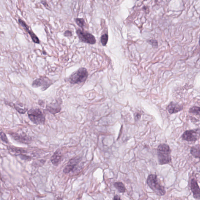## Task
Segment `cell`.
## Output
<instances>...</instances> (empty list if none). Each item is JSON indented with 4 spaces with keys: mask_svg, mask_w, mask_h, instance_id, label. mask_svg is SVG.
I'll list each match as a JSON object with an SVG mask.
<instances>
[{
    "mask_svg": "<svg viewBox=\"0 0 200 200\" xmlns=\"http://www.w3.org/2000/svg\"><path fill=\"white\" fill-rule=\"evenodd\" d=\"M147 183L151 189L158 196H162L166 194L165 188L161 185L157 175L153 174L149 175L147 179Z\"/></svg>",
    "mask_w": 200,
    "mask_h": 200,
    "instance_id": "6da1fadb",
    "label": "cell"
},
{
    "mask_svg": "<svg viewBox=\"0 0 200 200\" xmlns=\"http://www.w3.org/2000/svg\"><path fill=\"white\" fill-rule=\"evenodd\" d=\"M157 154L160 164L165 165L171 162V150L168 145L162 144L159 145L157 149Z\"/></svg>",
    "mask_w": 200,
    "mask_h": 200,
    "instance_id": "7a4b0ae2",
    "label": "cell"
},
{
    "mask_svg": "<svg viewBox=\"0 0 200 200\" xmlns=\"http://www.w3.org/2000/svg\"><path fill=\"white\" fill-rule=\"evenodd\" d=\"M88 75L89 74L87 69L85 68H81L65 79V81H68L72 84H79L85 81Z\"/></svg>",
    "mask_w": 200,
    "mask_h": 200,
    "instance_id": "3957f363",
    "label": "cell"
},
{
    "mask_svg": "<svg viewBox=\"0 0 200 200\" xmlns=\"http://www.w3.org/2000/svg\"><path fill=\"white\" fill-rule=\"evenodd\" d=\"M28 114L29 117L33 123L36 124H44L45 121V117L40 109H31L29 111Z\"/></svg>",
    "mask_w": 200,
    "mask_h": 200,
    "instance_id": "277c9868",
    "label": "cell"
},
{
    "mask_svg": "<svg viewBox=\"0 0 200 200\" xmlns=\"http://www.w3.org/2000/svg\"><path fill=\"white\" fill-rule=\"evenodd\" d=\"M76 33L79 40L84 43L94 44L96 40L95 37L89 32L80 29L77 30Z\"/></svg>",
    "mask_w": 200,
    "mask_h": 200,
    "instance_id": "5b68a950",
    "label": "cell"
},
{
    "mask_svg": "<svg viewBox=\"0 0 200 200\" xmlns=\"http://www.w3.org/2000/svg\"><path fill=\"white\" fill-rule=\"evenodd\" d=\"M53 83L52 81L48 77L43 76L34 80L32 83V86L34 88L40 87L42 90L44 91L47 90Z\"/></svg>",
    "mask_w": 200,
    "mask_h": 200,
    "instance_id": "8992f818",
    "label": "cell"
},
{
    "mask_svg": "<svg viewBox=\"0 0 200 200\" xmlns=\"http://www.w3.org/2000/svg\"><path fill=\"white\" fill-rule=\"evenodd\" d=\"M182 140L187 141H195L200 137V130H187L182 135Z\"/></svg>",
    "mask_w": 200,
    "mask_h": 200,
    "instance_id": "52a82bcc",
    "label": "cell"
},
{
    "mask_svg": "<svg viewBox=\"0 0 200 200\" xmlns=\"http://www.w3.org/2000/svg\"><path fill=\"white\" fill-rule=\"evenodd\" d=\"M18 22H19V24L21 25V26L25 30H26L27 33L29 34L33 41L34 43L39 44L40 43V41L39 38L34 34L33 31L29 29V27L28 25L26 23V22L21 19H18Z\"/></svg>",
    "mask_w": 200,
    "mask_h": 200,
    "instance_id": "ba28073f",
    "label": "cell"
},
{
    "mask_svg": "<svg viewBox=\"0 0 200 200\" xmlns=\"http://www.w3.org/2000/svg\"><path fill=\"white\" fill-rule=\"evenodd\" d=\"M191 191L193 193V197L195 199H200V188L197 180L193 178L191 180L190 183Z\"/></svg>",
    "mask_w": 200,
    "mask_h": 200,
    "instance_id": "9c48e42d",
    "label": "cell"
},
{
    "mask_svg": "<svg viewBox=\"0 0 200 200\" xmlns=\"http://www.w3.org/2000/svg\"><path fill=\"white\" fill-rule=\"evenodd\" d=\"M183 107L181 104L171 102L166 107V110L170 114H175L183 110Z\"/></svg>",
    "mask_w": 200,
    "mask_h": 200,
    "instance_id": "30bf717a",
    "label": "cell"
},
{
    "mask_svg": "<svg viewBox=\"0 0 200 200\" xmlns=\"http://www.w3.org/2000/svg\"><path fill=\"white\" fill-rule=\"evenodd\" d=\"M78 163V159L74 158L72 159L69 161L68 164L64 168L63 172L64 173H68L73 171Z\"/></svg>",
    "mask_w": 200,
    "mask_h": 200,
    "instance_id": "8fae6325",
    "label": "cell"
},
{
    "mask_svg": "<svg viewBox=\"0 0 200 200\" xmlns=\"http://www.w3.org/2000/svg\"><path fill=\"white\" fill-rule=\"evenodd\" d=\"M11 136L15 140L22 143L28 144L29 142L30 139L27 136L23 135H18V134L12 133Z\"/></svg>",
    "mask_w": 200,
    "mask_h": 200,
    "instance_id": "7c38bea8",
    "label": "cell"
},
{
    "mask_svg": "<svg viewBox=\"0 0 200 200\" xmlns=\"http://www.w3.org/2000/svg\"><path fill=\"white\" fill-rule=\"evenodd\" d=\"M62 155L59 151H56L51 158V161L54 166H57L59 164L62 159Z\"/></svg>",
    "mask_w": 200,
    "mask_h": 200,
    "instance_id": "4fadbf2b",
    "label": "cell"
},
{
    "mask_svg": "<svg viewBox=\"0 0 200 200\" xmlns=\"http://www.w3.org/2000/svg\"><path fill=\"white\" fill-rule=\"evenodd\" d=\"M114 186L120 193H124L126 191V188L122 182H115L114 184Z\"/></svg>",
    "mask_w": 200,
    "mask_h": 200,
    "instance_id": "5bb4252c",
    "label": "cell"
},
{
    "mask_svg": "<svg viewBox=\"0 0 200 200\" xmlns=\"http://www.w3.org/2000/svg\"><path fill=\"white\" fill-rule=\"evenodd\" d=\"M191 155L196 158H200V149L193 147L190 150Z\"/></svg>",
    "mask_w": 200,
    "mask_h": 200,
    "instance_id": "9a60e30c",
    "label": "cell"
},
{
    "mask_svg": "<svg viewBox=\"0 0 200 200\" xmlns=\"http://www.w3.org/2000/svg\"><path fill=\"white\" fill-rule=\"evenodd\" d=\"M189 112L194 115H200V107L197 106L192 107L190 108Z\"/></svg>",
    "mask_w": 200,
    "mask_h": 200,
    "instance_id": "2e32d148",
    "label": "cell"
},
{
    "mask_svg": "<svg viewBox=\"0 0 200 200\" xmlns=\"http://www.w3.org/2000/svg\"><path fill=\"white\" fill-rule=\"evenodd\" d=\"M75 23L80 28H84L85 25V22L84 19L82 18H76L75 19Z\"/></svg>",
    "mask_w": 200,
    "mask_h": 200,
    "instance_id": "e0dca14e",
    "label": "cell"
},
{
    "mask_svg": "<svg viewBox=\"0 0 200 200\" xmlns=\"http://www.w3.org/2000/svg\"><path fill=\"white\" fill-rule=\"evenodd\" d=\"M108 40V36L107 34L103 35L101 37V42L103 46H105L107 43Z\"/></svg>",
    "mask_w": 200,
    "mask_h": 200,
    "instance_id": "ac0fdd59",
    "label": "cell"
},
{
    "mask_svg": "<svg viewBox=\"0 0 200 200\" xmlns=\"http://www.w3.org/2000/svg\"><path fill=\"white\" fill-rule=\"evenodd\" d=\"M9 149L12 152L16 153L19 154L23 152L22 150H21V149L17 148L16 147H10Z\"/></svg>",
    "mask_w": 200,
    "mask_h": 200,
    "instance_id": "d6986e66",
    "label": "cell"
},
{
    "mask_svg": "<svg viewBox=\"0 0 200 200\" xmlns=\"http://www.w3.org/2000/svg\"><path fill=\"white\" fill-rule=\"evenodd\" d=\"M1 140L4 142L6 143H8V139H7V137L4 133L2 132H1Z\"/></svg>",
    "mask_w": 200,
    "mask_h": 200,
    "instance_id": "ffe728a7",
    "label": "cell"
},
{
    "mask_svg": "<svg viewBox=\"0 0 200 200\" xmlns=\"http://www.w3.org/2000/svg\"><path fill=\"white\" fill-rule=\"evenodd\" d=\"M147 42L150 44L152 45L153 46L157 47L158 46V42L155 40H149L147 41Z\"/></svg>",
    "mask_w": 200,
    "mask_h": 200,
    "instance_id": "44dd1931",
    "label": "cell"
},
{
    "mask_svg": "<svg viewBox=\"0 0 200 200\" xmlns=\"http://www.w3.org/2000/svg\"><path fill=\"white\" fill-rule=\"evenodd\" d=\"M64 35L65 37H71L73 36V33L70 31H66L64 33Z\"/></svg>",
    "mask_w": 200,
    "mask_h": 200,
    "instance_id": "7402d4cb",
    "label": "cell"
},
{
    "mask_svg": "<svg viewBox=\"0 0 200 200\" xmlns=\"http://www.w3.org/2000/svg\"><path fill=\"white\" fill-rule=\"evenodd\" d=\"M42 4L43 5L45 6V7H46V8H48V5L47 3V2L46 1H41Z\"/></svg>",
    "mask_w": 200,
    "mask_h": 200,
    "instance_id": "603a6c76",
    "label": "cell"
},
{
    "mask_svg": "<svg viewBox=\"0 0 200 200\" xmlns=\"http://www.w3.org/2000/svg\"><path fill=\"white\" fill-rule=\"evenodd\" d=\"M122 200L121 199V198H120V196H118V195H115L114 197V200Z\"/></svg>",
    "mask_w": 200,
    "mask_h": 200,
    "instance_id": "cb8c5ba5",
    "label": "cell"
},
{
    "mask_svg": "<svg viewBox=\"0 0 200 200\" xmlns=\"http://www.w3.org/2000/svg\"><path fill=\"white\" fill-rule=\"evenodd\" d=\"M140 117V114H136V116H135V118L136 119V120H138Z\"/></svg>",
    "mask_w": 200,
    "mask_h": 200,
    "instance_id": "d4e9b609",
    "label": "cell"
},
{
    "mask_svg": "<svg viewBox=\"0 0 200 200\" xmlns=\"http://www.w3.org/2000/svg\"><path fill=\"white\" fill-rule=\"evenodd\" d=\"M199 45H200V37L199 40Z\"/></svg>",
    "mask_w": 200,
    "mask_h": 200,
    "instance_id": "484cf974",
    "label": "cell"
}]
</instances>
